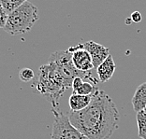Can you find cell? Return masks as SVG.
Masks as SVG:
<instances>
[{
    "mask_svg": "<svg viewBox=\"0 0 146 139\" xmlns=\"http://www.w3.org/2000/svg\"><path fill=\"white\" fill-rule=\"evenodd\" d=\"M71 124L88 139H110L118 129L120 115L113 100L98 89L91 103L81 111L68 115Z\"/></svg>",
    "mask_w": 146,
    "mask_h": 139,
    "instance_id": "obj_1",
    "label": "cell"
},
{
    "mask_svg": "<svg viewBox=\"0 0 146 139\" xmlns=\"http://www.w3.org/2000/svg\"><path fill=\"white\" fill-rule=\"evenodd\" d=\"M71 86L57 65L54 62L49 61L47 65H43L39 68V73L32 88L36 92L47 99L52 107H57L59 99L65 91Z\"/></svg>",
    "mask_w": 146,
    "mask_h": 139,
    "instance_id": "obj_2",
    "label": "cell"
},
{
    "mask_svg": "<svg viewBox=\"0 0 146 139\" xmlns=\"http://www.w3.org/2000/svg\"><path fill=\"white\" fill-rule=\"evenodd\" d=\"M39 20L38 9L31 2L26 1L19 8L9 13L4 30L12 36L29 32Z\"/></svg>",
    "mask_w": 146,
    "mask_h": 139,
    "instance_id": "obj_3",
    "label": "cell"
},
{
    "mask_svg": "<svg viewBox=\"0 0 146 139\" xmlns=\"http://www.w3.org/2000/svg\"><path fill=\"white\" fill-rule=\"evenodd\" d=\"M52 111L54 121L52 124L51 139H88L71 124L68 116L56 107H52Z\"/></svg>",
    "mask_w": 146,
    "mask_h": 139,
    "instance_id": "obj_4",
    "label": "cell"
},
{
    "mask_svg": "<svg viewBox=\"0 0 146 139\" xmlns=\"http://www.w3.org/2000/svg\"><path fill=\"white\" fill-rule=\"evenodd\" d=\"M68 51L72 54V62L74 67L82 72H90L94 68L91 55L84 49V44H78L74 47H70Z\"/></svg>",
    "mask_w": 146,
    "mask_h": 139,
    "instance_id": "obj_5",
    "label": "cell"
},
{
    "mask_svg": "<svg viewBox=\"0 0 146 139\" xmlns=\"http://www.w3.org/2000/svg\"><path fill=\"white\" fill-rule=\"evenodd\" d=\"M84 48L91 55L94 68H98V65L102 64L110 55V49L92 40L84 43Z\"/></svg>",
    "mask_w": 146,
    "mask_h": 139,
    "instance_id": "obj_6",
    "label": "cell"
},
{
    "mask_svg": "<svg viewBox=\"0 0 146 139\" xmlns=\"http://www.w3.org/2000/svg\"><path fill=\"white\" fill-rule=\"evenodd\" d=\"M116 69V65L114 63L112 56L110 54L106 60L98 65L97 68V73L98 76V79L100 82H107L112 78Z\"/></svg>",
    "mask_w": 146,
    "mask_h": 139,
    "instance_id": "obj_7",
    "label": "cell"
},
{
    "mask_svg": "<svg viewBox=\"0 0 146 139\" xmlns=\"http://www.w3.org/2000/svg\"><path fill=\"white\" fill-rule=\"evenodd\" d=\"M92 95H82L78 94H73L70 95L68 100V105L71 111H81L86 108L91 103Z\"/></svg>",
    "mask_w": 146,
    "mask_h": 139,
    "instance_id": "obj_8",
    "label": "cell"
},
{
    "mask_svg": "<svg viewBox=\"0 0 146 139\" xmlns=\"http://www.w3.org/2000/svg\"><path fill=\"white\" fill-rule=\"evenodd\" d=\"M131 104L133 105L134 111L138 112L144 110L146 107V82L138 86L137 90L132 97Z\"/></svg>",
    "mask_w": 146,
    "mask_h": 139,
    "instance_id": "obj_9",
    "label": "cell"
},
{
    "mask_svg": "<svg viewBox=\"0 0 146 139\" xmlns=\"http://www.w3.org/2000/svg\"><path fill=\"white\" fill-rule=\"evenodd\" d=\"M138 124V136L141 139H146V113L142 110L136 116Z\"/></svg>",
    "mask_w": 146,
    "mask_h": 139,
    "instance_id": "obj_10",
    "label": "cell"
},
{
    "mask_svg": "<svg viewBox=\"0 0 146 139\" xmlns=\"http://www.w3.org/2000/svg\"><path fill=\"white\" fill-rule=\"evenodd\" d=\"M98 89V88H97V86L93 84L92 82L84 80L82 82V84L81 85V87L76 92H73V94H78L82 95H92V94H94V92L97 91Z\"/></svg>",
    "mask_w": 146,
    "mask_h": 139,
    "instance_id": "obj_11",
    "label": "cell"
},
{
    "mask_svg": "<svg viewBox=\"0 0 146 139\" xmlns=\"http://www.w3.org/2000/svg\"><path fill=\"white\" fill-rule=\"evenodd\" d=\"M26 1L27 0H0L3 8L5 9V11L8 13H11Z\"/></svg>",
    "mask_w": 146,
    "mask_h": 139,
    "instance_id": "obj_12",
    "label": "cell"
},
{
    "mask_svg": "<svg viewBox=\"0 0 146 139\" xmlns=\"http://www.w3.org/2000/svg\"><path fill=\"white\" fill-rule=\"evenodd\" d=\"M19 78L23 82H29L32 81L35 78L34 71L31 68H22L19 72Z\"/></svg>",
    "mask_w": 146,
    "mask_h": 139,
    "instance_id": "obj_13",
    "label": "cell"
},
{
    "mask_svg": "<svg viewBox=\"0 0 146 139\" xmlns=\"http://www.w3.org/2000/svg\"><path fill=\"white\" fill-rule=\"evenodd\" d=\"M8 15H9V13L5 11V9L3 8V6L1 4V2H0V28L4 29L7 20H8Z\"/></svg>",
    "mask_w": 146,
    "mask_h": 139,
    "instance_id": "obj_14",
    "label": "cell"
},
{
    "mask_svg": "<svg viewBox=\"0 0 146 139\" xmlns=\"http://www.w3.org/2000/svg\"><path fill=\"white\" fill-rule=\"evenodd\" d=\"M84 81V79L80 78V77H77V78H75L74 79H73L72 86H71V88L73 89V92H76L80 87H81V85L82 84V82Z\"/></svg>",
    "mask_w": 146,
    "mask_h": 139,
    "instance_id": "obj_15",
    "label": "cell"
},
{
    "mask_svg": "<svg viewBox=\"0 0 146 139\" xmlns=\"http://www.w3.org/2000/svg\"><path fill=\"white\" fill-rule=\"evenodd\" d=\"M130 18H131V21L133 22H136V24H139V22H141V20H142L141 12H139V11H134L131 14Z\"/></svg>",
    "mask_w": 146,
    "mask_h": 139,
    "instance_id": "obj_16",
    "label": "cell"
},
{
    "mask_svg": "<svg viewBox=\"0 0 146 139\" xmlns=\"http://www.w3.org/2000/svg\"><path fill=\"white\" fill-rule=\"evenodd\" d=\"M144 112H145V113H146V107H145V108H144V110H143Z\"/></svg>",
    "mask_w": 146,
    "mask_h": 139,
    "instance_id": "obj_17",
    "label": "cell"
}]
</instances>
